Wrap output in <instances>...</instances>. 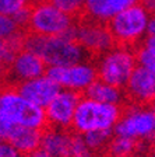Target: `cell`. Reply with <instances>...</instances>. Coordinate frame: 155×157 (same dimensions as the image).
<instances>
[{"instance_id": "cell-30", "label": "cell", "mask_w": 155, "mask_h": 157, "mask_svg": "<svg viewBox=\"0 0 155 157\" xmlns=\"http://www.w3.org/2000/svg\"><path fill=\"white\" fill-rule=\"evenodd\" d=\"M7 77V66L0 63V86L4 84V80Z\"/></svg>"}, {"instance_id": "cell-11", "label": "cell", "mask_w": 155, "mask_h": 157, "mask_svg": "<svg viewBox=\"0 0 155 157\" xmlns=\"http://www.w3.org/2000/svg\"><path fill=\"white\" fill-rule=\"evenodd\" d=\"M80 97L81 94L78 93L61 88L57 93V95L45 107L48 126L70 129Z\"/></svg>"}, {"instance_id": "cell-20", "label": "cell", "mask_w": 155, "mask_h": 157, "mask_svg": "<svg viewBox=\"0 0 155 157\" xmlns=\"http://www.w3.org/2000/svg\"><path fill=\"white\" fill-rule=\"evenodd\" d=\"M25 29L23 27H20L17 21L10 16H4L0 13V39H16L18 36L24 35Z\"/></svg>"}, {"instance_id": "cell-15", "label": "cell", "mask_w": 155, "mask_h": 157, "mask_svg": "<svg viewBox=\"0 0 155 157\" xmlns=\"http://www.w3.org/2000/svg\"><path fill=\"white\" fill-rule=\"evenodd\" d=\"M73 132L71 129L46 126L42 129L39 149L50 157H68Z\"/></svg>"}, {"instance_id": "cell-19", "label": "cell", "mask_w": 155, "mask_h": 157, "mask_svg": "<svg viewBox=\"0 0 155 157\" xmlns=\"http://www.w3.org/2000/svg\"><path fill=\"white\" fill-rule=\"evenodd\" d=\"M81 136L91 150L98 154L101 151H105L110 137L113 136V131H94L81 135Z\"/></svg>"}, {"instance_id": "cell-29", "label": "cell", "mask_w": 155, "mask_h": 157, "mask_svg": "<svg viewBox=\"0 0 155 157\" xmlns=\"http://www.w3.org/2000/svg\"><path fill=\"white\" fill-rule=\"evenodd\" d=\"M147 35H155V11L149 14L148 18V29H147Z\"/></svg>"}, {"instance_id": "cell-21", "label": "cell", "mask_w": 155, "mask_h": 157, "mask_svg": "<svg viewBox=\"0 0 155 157\" xmlns=\"http://www.w3.org/2000/svg\"><path fill=\"white\" fill-rule=\"evenodd\" d=\"M25 34H27V31H25ZM25 34L16 39H11V41L0 39V63H3V65H6V66L9 65L10 60L13 59L14 53H16L20 48H23Z\"/></svg>"}, {"instance_id": "cell-13", "label": "cell", "mask_w": 155, "mask_h": 157, "mask_svg": "<svg viewBox=\"0 0 155 157\" xmlns=\"http://www.w3.org/2000/svg\"><path fill=\"white\" fill-rule=\"evenodd\" d=\"M16 87L24 98H27L29 102H32L43 109L61 90L60 86L56 82H53L46 73L39 77L32 78V80L18 83L16 84Z\"/></svg>"}, {"instance_id": "cell-1", "label": "cell", "mask_w": 155, "mask_h": 157, "mask_svg": "<svg viewBox=\"0 0 155 157\" xmlns=\"http://www.w3.org/2000/svg\"><path fill=\"white\" fill-rule=\"evenodd\" d=\"M74 25L61 35L43 36L35 34H25L23 46L39 56L46 66H67L85 60L87 55L83 46L76 39Z\"/></svg>"}, {"instance_id": "cell-31", "label": "cell", "mask_w": 155, "mask_h": 157, "mask_svg": "<svg viewBox=\"0 0 155 157\" xmlns=\"http://www.w3.org/2000/svg\"><path fill=\"white\" fill-rule=\"evenodd\" d=\"M24 157H50V156H49L48 153H45L43 150L38 149V150H35V151H32V153L27 154V156H24Z\"/></svg>"}, {"instance_id": "cell-33", "label": "cell", "mask_w": 155, "mask_h": 157, "mask_svg": "<svg viewBox=\"0 0 155 157\" xmlns=\"http://www.w3.org/2000/svg\"><path fill=\"white\" fill-rule=\"evenodd\" d=\"M130 157H148L147 154H142V153H136V154H133V156Z\"/></svg>"}, {"instance_id": "cell-3", "label": "cell", "mask_w": 155, "mask_h": 157, "mask_svg": "<svg viewBox=\"0 0 155 157\" xmlns=\"http://www.w3.org/2000/svg\"><path fill=\"white\" fill-rule=\"evenodd\" d=\"M0 118L18 126H28L35 129H45V109L29 102L18 93L14 84L0 86Z\"/></svg>"}, {"instance_id": "cell-4", "label": "cell", "mask_w": 155, "mask_h": 157, "mask_svg": "<svg viewBox=\"0 0 155 157\" xmlns=\"http://www.w3.org/2000/svg\"><path fill=\"white\" fill-rule=\"evenodd\" d=\"M149 13L138 3L117 13L106 23L115 45L136 49L147 36Z\"/></svg>"}, {"instance_id": "cell-32", "label": "cell", "mask_w": 155, "mask_h": 157, "mask_svg": "<svg viewBox=\"0 0 155 157\" xmlns=\"http://www.w3.org/2000/svg\"><path fill=\"white\" fill-rule=\"evenodd\" d=\"M148 157H155V143L151 144V146L148 147V154H147Z\"/></svg>"}, {"instance_id": "cell-26", "label": "cell", "mask_w": 155, "mask_h": 157, "mask_svg": "<svg viewBox=\"0 0 155 157\" xmlns=\"http://www.w3.org/2000/svg\"><path fill=\"white\" fill-rule=\"evenodd\" d=\"M0 157H24L6 139H0Z\"/></svg>"}, {"instance_id": "cell-27", "label": "cell", "mask_w": 155, "mask_h": 157, "mask_svg": "<svg viewBox=\"0 0 155 157\" xmlns=\"http://www.w3.org/2000/svg\"><path fill=\"white\" fill-rule=\"evenodd\" d=\"M138 4L149 14L155 11V0H138Z\"/></svg>"}, {"instance_id": "cell-8", "label": "cell", "mask_w": 155, "mask_h": 157, "mask_svg": "<svg viewBox=\"0 0 155 157\" xmlns=\"http://www.w3.org/2000/svg\"><path fill=\"white\" fill-rule=\"evenodd\" d=\"M46 75L57 83L60 88L71 90L81 95L98 78L95 63L87 59L67 66H49Z\"/></svg>"}, {"instance_id": "cell-28", "label": "cell", "mask_w": 155, "mask_h": 157, "mask_svg": "<svg viewBox=\"0 0 155 157\" xmlns=\"http://www.w3.org/2000/svg\"><path fill=\"white\" fill-rule=\"evenodd\" d=\"M141 45L146 46L147 49H149L151 52L155 53V35H147L146 38H144Z\"/></svg>"}, {"instance_id": "cell-22", "label": "cell", "mask_w": 155, "mask_h": 157, "mask_svg": "<svg viewBox=\"0 0 155 157\" xmlns=\"http://www.w3.org/2000/svg\"><path fill=\"white\" fill-rule=\"evenodd\" d=\"M134 52H136L137 65L141 66L142 69H146L147 72L151 73L152 76H155V53L142 45L137 46L134 49Z\"/></svg>"}, {"instance_id": "cell-10", "label": "cell", "mask_w": 155, "mask_h": 157, "mask_svg": "<svg viewBox=\"0 0 155 157\" xmlns=\"http://www.w3.org/2000/svg\"><path fill=\"white\" fill-rule=\"evenodd\" d=\"M46 63L39 58L36 53L27 48H20L14 53L13 59L7 65V77L10 84H18V83L32 80L46 73Z\"/></svg>"}, {"instance_id": "cell-24", "label": "cell", "mask_w": 155, "mask_h": 157, "mask_svg": "<svg viewBox=\"0 0 155 157\" xmlns=\"http://www.w3.org/2000/svg\"><path fill=\"white\" fill-rule=\"evenodd\" d=\"M32 3L34 0H0V13L14 17L20 11L29 9Z\"/></svg>"}, {"instance_id": "cell-16", "label": "cell", "mask_w": 155, "mask_h": 157, "mask_svg": "<svg viewBox=\"0 0 155 157\" xmlns=\"http://www.w3.org/2000/svg\"><path fill=\"white\" fill-rule=\"evenodd\" d=\"M41 136H42V131L41 129L16 125V126H13L11 132H10L7 140L13 144L23 156H27V154L32 153V151L39 149V146H41Z\"/></svg>"}, {"instance_id": "cell-18", "label": "cell", "mask_w": 155, "mask_h": 157, "mask_svg": "<svg viewBox=\"0 0 155 157\" xmlns=\"http://www.w3.org/2000/svg\"><path fill=\"white\" fill-rule=\"evenodd\" d=\"M141 147L142 146L138 142L133 140L130 137L119 136V135L113 133L106 149H105V153L108 154V157H130L133 154L140 153Z\"/></svg>"}, {"instance_id": "cell-23", "label": "cell", "mask_w": 155, "mask_h": 157, "mask_svg": "<svg viewBox=\"0 0 155 157\" xmlns=\"http://www.w3.org/2000/svg\"><path fill=\"white\" fill-rule=\"evenodd\" d=\"M68 157H97V153H94V151L87 146V143L84 142V139H83L81 135L73 132Z\"/></svg>"}, {"instance_id": "cell-6", "label": "cell", "mask_w": 155, "mask_h": 157, "mask_svg": "<svg viewBox=\"0 0 155 157\" xmlns=\"http://www.w3.org/2000/svg\"><path fill=\"white\" fill-rule=\"evenodd\" d=\"M94 63L99 80L124 88L137 66L136 52L133 48L115 45L109 51L97 56Z\"/></svg>"}, {"instance_id": "cell-12", "label": "cell", "mask_w": 155, "mask_h": 157, "mask_svg": "<svg viewBox=\"0 0 155 157\" xmlns=\"http://www.w3.org/2000/svg\"><path fill=\"white\" fill-rule=\"evenodd\" d=\"M123 90L131 104L151 105L155 102V76L137 65Z\"/></svg>"}, {"instance_id": "cell-9", "label": "cell", "mask_w": 155, "mask_h": 157, "mask_svg": "<svg viewBox=\"0 0 155 157\" xmlns=\"http://www.w3.org/2000/svg\"><path fill=\"white\" fill-rule=\"evenodd\" d=\"M76 39L90 58H97L115 46L108 25L99 21L78 17L74 24Z\"/></svg>"}, {"instance_id": "cell-17", "label": "cell", "mask_w": 155, "mask_h": 157, "mask_svg": "<svg viewBox=\"0 0 155 157\" xmlns=\"http://www.w3.org/2000/svg\"><path fill=\"white\" fill-rule=\"evenodd\" d=\"M83 95H85L88 98H92L95 101L105 102V104L123 105V102L126 101V95H124V90L123 88L112 86L109 83H105L102 80H99V78H97L85 90Z\"/></svg>"}, {"instance_id": "cell-25", "label": "cell", "mask_w": 155, "mask_h": 157, "mask_svg": "<svg viewBox=\"0 0 155 157\" xmlns=\"http://www.w3.org/2000/svg\"><path fill=\"white\" fill-rule=\"evenodd\" d=\"M53 6L65 11L66 14L78 18L83 13V7H84L85 0H49Z\"/></svg>"}, {"instance_id": "cell-2", "label": "cell", "mask_w": 155, "mask_h": 157, "mask_svg": "<svg viewBox=\"0 0 155 157\" xmlns=\"http://www.w3.org/2000/svg\"><path fill=\"white\" fill-rule=\"evenodd\" d=\"M122 105L105 104L81 95L71 122V132L84 135L94 131H113L122 115Z\"/></svg>"}, {"instance_id": "cell-5", "label": "cell", "mask_w": 155, "mask_h": 157, "mask_svg": "<svg viewBox=\"0 0 155 157\" xmlns=\"http://www.w3.org/2000/svg\"><path fill=\"white\" fill-rule=\"evenodd\" d=\"M113 133L130 137L148 149L155 143V108L138 104H130L127 108H123Z\"/></svg>"}, {"instance_id": "cell-7", "label": "cell", "mask_w": 155, "mask_h": 157, "mask_svg": "<svg viewBox=\"0 0 155 157\" xmlns=\"http://www.w3.org/2000/svg\"><path fill=\"white\" fill-rule=\"evenodd\" d=\"M76 24L74 17L66 14L49 0H34L29 7L25 31L35 35H61Z\"/></svg>"}, {"instance_id": "cell-14", "label": "cell", "mask_w": 155, "mask_h": 157, "mask_svg": "<svg viewBox=\"0 0 155 157\" xmlns=\"http://www.w3.org/2000/svg\"><path fill=\"white\" fill-rule=\"evenodd\" d=\"M138 3V0H85L80 17L106 24L117 13Z\"/></svg>"}]
</instances>
